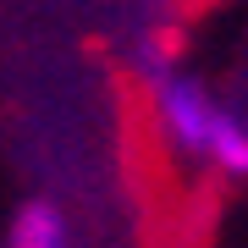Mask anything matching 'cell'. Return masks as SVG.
I'll return each instance as SVG.
<instances>
[{"label":"cell","instance_id":"6da1fadb","mask_svg":"<svg viewBox=\"0 0 248 248\" xmlns=\"http://www.w3.org/2000/svg\"><path fill=\"white\" fill-rule=\"evenodd\" d=\"M149 94H155L160 133L182 160L215 166L221 177H248V122L210 94V83L177 66L160 83H149Z\"/></svg>","mask_w":248,"mask_h":248},{"label":"cell","instance_id":"7a4b0ae2","mask_svg":"<svg viewBox=\"0 0 248 248\" xmlns=\"http://www.w3.org/2000/svg\"><path fill=\"white\" fill-rule=\"evenodd\" d=\"M6 248H78V243H72V226H66V215L55 210V204L33 199V204H22V210H17V221H11V237H6Z\"/></svg>","mask_w":248,"mask_h":248}]
</instances>
